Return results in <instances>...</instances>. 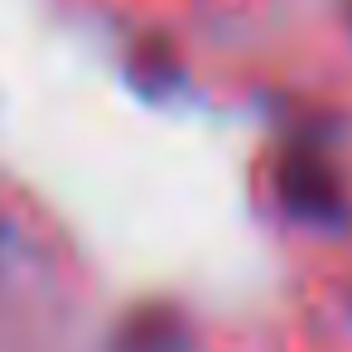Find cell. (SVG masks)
Returning <instances> with one entry per match:
<instances>
[{
    "label": "cell",
    "instance_id": "1",
    "mask_svg": "<svg viewBox=\"0 0 352 352\" xmlns=\"http://www.w3.org/2000/svg\"><path fill=\"white\" fill-rule=\"evenodd\" d=\"M275 188H280V203L304 222H338L347 208L338 169L314 150H285L275 169Z\"/></svg>",
    "mask_w": 352,
    "mask_h": 352
},
{
    "label": "cell",
    "instance_id": "2",
    "mask_svg": "<svg viewBox=\"0 0 352 352\" xmlns=\"http://www.w3.org/2000/svg\"><path fill=\"white\" fill-rule=\"evenodd\" d=\"M184 347V323L174 309H140L121 328V352H179Z\"/></svg>",
    "mask_w": 352,
    "mask_h": 352
}]
</instances>
